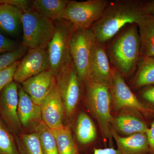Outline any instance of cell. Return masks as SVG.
Returning a JSON list of instances; mask_svg holds the SVG:
<instances>
[{
	"label": "cell",
	"instance_id": "21",
	"mask_svg": "<svg viewBox=\"0 0 154 154\" xmlns=\"http://www.w3.org/2000/svg\"><path fill=\"white\" fill-rule=\"evenodd\" d=\"M75 134L78 142L82 145H88L96 139L97 137L96 126L87 113L82 112L78 116Z\"/></svg>",
	"mask_w": 154,
	"mask_h": 154
},
{
	"label": "cell",
	"instance_id": "24",
	"mask_svg": "<svg viewBox=\"0 0 154 154\" xmlns=\"http://www.w3.org/2000/svg\"><path fill=\"white\" fill-rule=\"evenodd\" d=\"M43 154H59L55 137L51 130L43 122L38 123L36 128Z\"/></svg>",
	"mask_w": 154,
	"mask_h": 154
},
{
	"label": "cell",
	"instance_id": "31",
	"mask_svg": "<svg viewBox=\"0 0 154 154\" xmlns=\"http://www.w3.org/2000/svg\"><path fill=\"white\" fill-rule=\"evenodd\" d=\"M141 95L145 101L154 107V85L144 89Z\"/></svg>",
	"mask_w": 154,
	"mask_h": 154
},
{
	"label": "cell",
	"instance_id": "6",
	"mask_svg": "<svg viewBox=\"0 0 154 154\" xmlns=\"http://www.w3.org/2000/svg\"><path fill=\"white\" fill-rule=\"evenodd\" d=\"M55 79L64 113L68 117H71L79 101L84 85L72 60L59 72Z\"/></svg>",
	"mask_w": 154,
	"mask_h": 154
},
{
	"label": "cell",
	"instance_id": "2",
	"mask_svg": "<svg viewBox=\"0 0 154 154\" xmlns=\"http://www.w3.org/2000/svg\"><path fill=\"white\" fill-rule=\"evenodd\" d=\"M84 85L85 102L88 110L98 122L103 137L112 144L113 118L111 113L110 88L91 79L86 81Z\"/></svg>",
	"mask_w": 154,
	"mask_h": 154
},
{
	"label": "cell",
	"instance_id": "13",
	"mask_svg": "<svg viewBox=\"0 0 154 154\" xmlns=\"http://www.w3.org/2000/svg\"><path fill=\"white\" fill-rule=\"evenodd\" d=\"M42 122L51 129L63 126L64 110L56 84L40 105Z\"/></svg>",
	"mask_w": 154,
	"mask_h": 154
},
{
	"label": "cell",
	"instance_id": "25",
	"mask_svg": "<svg viewBox=\"0 0 154 154\" xmlns=\"http://www.w3.org/2000/svg\"><path fill=\"white\" fill-rule=\"evenodd\" d=\"M17 144L20 154H43L36 133L22 134Z\"/></svg>",
	"mask_w": 154,
	"mask_h": 154
},
{
	"label": "cell",
	"instance_id": "29",
	"mask_svg": "<svg viewBox=\"0 0 154 154\" xmlns=\"http://www.w3.org/2000/svg\"><path fill=\"white\" fill-rule=\"evenodd\" d=\"M20 45L18 42L7 37L0 31V55L14 50Z\"/></svg>",
	"mask_w": 154,
	"mask_h": 154
},
{
	"label": "cell",
	"instance_id": "9",
	"mask_svg": "<svg viewBox=\"0 0 154 154\" xmlns=\"http://www.w3.org/2000/svg\"><path fill=\"white\" fill-rule=\"evenodd\" d=\"M112 69L113 80L110 90L114 109L129 108L141 114L154 115V108L141 102L126 85L123 76L114 67Z\"/></svg>",
	"mask_w": 154,
	"mask_h": 154
},
{
	"label": "cell",
	"instance_id": "33",
	"mask_svg": "<svg viewBox=\"0 0 154 154\" xmlns=\"http://www.w3.org/2000/svg\"><path fill=\"white\" fill-rule=\"evenodd\" d=\"M93 154H122L117 149L113 148H95L94 149Z\"/></svg>",
	"mask_w": 154,
	"mask_h": 154
},
{
	"label": "cell",
	"instance_id": "26",
	"mask_svg": "<svg viewBox=\"0 0 154 154\" xmlns=\"http://www.w3.org/2000/svg\"><path fill=\"white\" fill-rule=\"evenodd\" d=\"M28 48L20 44L16 49L0 55V72L20 60L28 52Z\"/></svg>",
	"mask_w": 154,
	"mask_h": 154
},
{
	"label": "cell",
	"instance_id": "28",
	"mask_svg": "<svg viewBox=\"0 0 154 154\" xmlns=\"http://www.w3.org/2000/svg\"><path fill=\"white\" fill-rule=\"evenodd\" d=\"M19 61L16 62L11 66L0 72V94L8 84L14 81V74Z\"/></svg>",
	"mask_w": 154,
	"mask_h": 154
},
{
	"label": "cell",
	"instance_id": "30",
	"mask_svg": "<svg viewBox=\"0 0 154 154\" xmlns=\"http://www.w3.org/2000/svg\"><path fill=\"white\" fill-rule=\"evenodd\" d=\"M0 3L9 4L22 11L32 8V1L29 0H0Z\"/></svg>",
	"mask_w": 154,
	"mask_h": 154
},
{
	"label": "cell",
	"instance_id": "20",
	"mask_svg": "<svg viewBox=\"0 0 154 154\" xmlns=\"http://www.w3.org/2000/svg\"><path fill=\"white\" fill-rule=\"evenodd\" d=\"M69 0H34L32 8L54 22L63 19Z\"/></svg>",
	"mask_w": 154,
	"mask_h": 154
},
{
	"label": "cell",
	"instance_id": "8",
	"mask_svg": "<svg viewBox=\"0 0 154 154\" xmlns=\"http://www.w3.org/2000/svg\"><path fill=\"white\" fill-rule=\"evenodd\" d=\"M94 38L90 29L76 28L71 41V57L83 84L90 76Z\"/></svg>",
	"mask_w": 154,
	"mask_h": 154
},
{
	"label": "cell",
	"instance_id": "17",
	"mask_svg": "<svg viewBox=\"0 0 154 154\" xmlns=\"http://www.w3.org/2000/svg\"><path fill=\"white\" fill-rule=\"evenodd\" d=\"M22 11L6 3H0V31L10 36L19 34L22 26Z\"/></svg>",
	"mask_w": 154,
	"mask_h": 154
},
{
	"label": "cell",
	"instance_id": "27",
	"mask_svg": "<svg viewBox=\"0 0 154 154\" xmlns=\"http://www.w3.org/2000/svg\"><path fill=\"white\" fill-rule=\"evenodd\" d=\"M0 154H20L13 137L1 123Z\"/></svg>",
	"mask_w": 154,
	"mask_h": 154
},
{
	"label": "cell",
	"instance_id": "34",
	"mask_svg": "<svg viewBox=\"0 0 154 154\" xmlns=\"http://www.w3.org/2000/svg\"><path fill=\"white\" fill-rule=\"evenodd\" d=\"M143 8L146 14L154 17V0L144 2Z\"/></svg>",
	"mask_w": 154,
	"mask_h": 154
},
{
	"label": "cell",
	"instance_id": "11",
	"mask_svg": "<svg viewBox=\"0 0 154 154\" xmlns=\"http://www.w3.org/2000/svg\"><path fill=\"white\" fill-rule=\"evenodd\" d=\"M90 79L103 83L110 88L113 80V69L110 66L104 44L97 40L95 37L93 45L90 76L88 80Z\"/></svg>",
	"mask_w": 154,
	"mask_h": 154
},
{
	"label": "cell",
	"instance_id": "10",
	"mask_svg": "<svg viewBox=\"0 0 154 154\" xmlns=\"http://www.w3.org/2000/svg\"><path fill=\"white\" fill-rule=\"evenodd\" d=\"M49 70L46 49L29 48L19 61L14 74V81L22 84L31 77Z\"/></svg>",
	"mask_w": 154,
	"mask_h": 154
},
{
	"label": "cell",
	"instance_id": "32",
	"mask_svg": "<svg viewBox=\"0 0 154 154\" xmlns=\"http://www.w3.org/2000/svg\"><path fill=\"white\" fill-rule=\"evenodd\" d=\"M150 154H154V122L146 132Z\"/></svg>",
	"mask_w": 154,
	"mask_h": 154
},
{
	"label": "cell",
	"instance_id": "7",
	"mask_svg": "<svg viewBox=\"0 0 154 154\" xmlns=\"http://www.w3.org/2000/svg\"><path fill=\"white\" fill-rule=\"evenodd\" d=\"M109 2L107 0L69 1L63 19L71 22L76 29H90L102 17Z\"/></svg>",
	"mask_w": 154,
	"mask_h": 154
},
{
	"label": "cell",
	"instance_id": "16",
	"mask_svg": "<svg viewBox=\"0 0 154 154\" xmlns=\"http://www.w3.org/2000/svg\"><path fill=\"white\" fill-rule=\"evenodd\" d=\"M112 134L118 149L122 154H150L146 133H139L127 137L120 136L115 130Z\"/></svg>",
	"mask_w": 154,
	"mask_h": 154
},
{
	"label": "cell",
	"instance_id": "4",
	"mask_svg": "<svg viewBox=\"0 0 154 154\" xmlns=\"http://www.w3.org/2000/svg\"><path fill=\"white\" fill-rule=\"evenodd\" d=\"M22 44L29 48L46 49L55 30L54 22L33 8L22 11Z\"/></svg>",
	"mask_w": 154,
	"mask_h": 154
},
{
	"label": "cell",
	"instance_id": "5",
	"mask_svg": "<svg viewBox=\"0 0 154 154\" xmlns=\"http://www.w3.org/2000/svg\"><path fill=\"white\" fill-rule=\"evenodd\" d=\"M55 30L46 49L49 70L55 77L72 61L70 43L76 28L65 19L54 21Z\"/></svg>",
	"mask_w": 154,
	"mask_h": 154
},
{
	"label": "cell",
	"instance_id": "12",
	"mask_svg": "<svg viewBox=\"0 0 154 154\" xmlns=\"http://www.w3.org/2000/svg\"><path fill=\"white\" fill-rule=\"evenodd\" d=\"M19 85L14 81L9 83L0 94V114L13 130L21 125L18 115Z\"/></svg>",
	"mask_w": 154,
	"mask_h": 154
},
{
	"label": "cell",
	"instance_id": "19",
	"mask_svg": "<svg viewBox=\"0 0 154 154\" xmlns=\"http://www.w3.org/2000/svg\"><path fill=\"white\" fill-rule=\"evenodd\" d=\"M137 25L140 40L141 58L154 57V17L146 14Z\"/></svg>",
	"mask_w": 154,
	"mask_h": 154
},
{
	"label": "cell",
	"instance_id": "23",
	"mask_svg": "<svg viewBox=\"0 0 154 154\" xmlns=\"http://www.w3.org/2000/svg\"><path fill=\"white\" fill-rule=\"evenodd\" d=\"M133 85L140 88L154 85V57H142Z\"/></svg>",
	"mask_w": 154,
	"mask_h": 154
},
{
	"label": "cell",
	"instance_id": "1",
	"mask_svg": "<svg viewBox=\"0 0 154 154\" xmlns=\"http://www.w3.org/2000/svg\"><path fill=\"white\" fill-rule=\"evenodd\" d=\"M143 2L135 0L109 2L102 17L90 28L94 37L104 44L125 25L137 24L146 15Z\"/></svg>",
	"mask_w": 154,
	"mask_h": 154
},
{
	"label": "cell",
	"instance_id": "22",
	"mask_svg": "<svg viewBox=\"0 0 154 154\" xmlns=\"http://www.w3.org/2000/svg\"><path fill=\"white\" fill-rule=\"evenodd\" d=\"M55 137L59 154H79V149L69 130L63 126L51 129Z\"/></svg>",
	"mask_w": 154,
	"mask_h": 154
},
{
	"label": "cell",
	"instance_id": "3",
	"mask_svg": "<svg viewBox=\"0 0 154 154\" xmlns=\"http://www.w3.org/2000/svg\"><path fill=\"white\" fill-rule=\"evenodd\" d=\"M114 67L122 76L129 75L134 70L140 56V44L136 24L122 32L109 48Z\"/></svg>",
	"mask_w": 154,
	"mask_h": 154
},
{
	"label": "cell",
	"instance_id": "14",
	"mask_svg": "<svg viewBox=\"0 0 154 154\" xmlns=\"http://www.w3.org/2000/svg\"><path fill=\"white\" fill-rule=\"evenodd\" d=\"M55 84V76L48 70L26 80L21 85L33 102L40 106Z\"/></svg>",
	"mask_w": 154,
	"mask_h": 154
},
{
	"label": "cell",
	"instance_id": "18",
	"mask_svg": "<svg viewBox=\"0 0 154 154\" xmlns=\"http://www.w3.org/2000/svg\"><path fill=\"white\" fill-rule=\"evenodd\" d=\"M19 104L18 115L20 123L23 126H28L35 122L42 119L41 108L36 105L30 96L23 91L19 85Z\"/></svg>",
	"mask_w": 154,
	"mask_h": 154
},
{
	"label": "cell",
	"instance_id": "15",
	"mask_svg": "<svg viewBox=\"0 0 154 154\" xmlns=\"http://www.w3.org/2000/svg\"><path fill=\"white\" fill-rule=\"evenodd\" d=\"M115 119L113 122L116 128L122 134L128 136L139 133H146L149 128L142 117L141 114L129 108H123Z\"/></svg>",
	"mask_w": 154,
	"mask_h": 154
}]
</instances>
